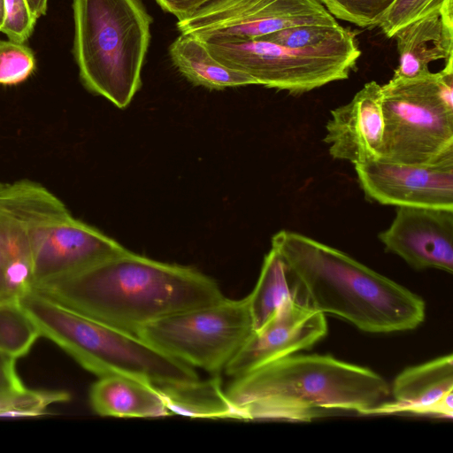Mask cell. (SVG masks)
<instances>
[{"label": "cell", "mask_w": 453, "mask_h": 453, "mask_svg": "<svg viewBox=\"0 0 453 453\" xmlns=\"http://www.w3.org/2000/svg\"><path fill=\"white\" fill-rule=\"evenodd\" d=\"M9 257L4 239V234L0 223V302H7L4 289V273Z\"/></svg>", "instance_id": "f546056e"}, {"label": "cell", "mask_w": 453, "mask_h": 453, "mask_svg": "<svg viewBox=\"0 0 453 453\" xmlns=\"http://www.w3.org/2000/svg\"><path fill=\"white\" fill-rule=\"evenodd\" d=\"M350 32L340 24L337 26L301 25L273 32L259 39L288 48L303 49L341 40Z\"/></svg>", "instance_id": "7402d4cb"}, {"label": "cell", "mask_w": 453, "mask_h": 453, "mask_svg": "<svg viewBox=\"0 0 453 453\" xmlns=\"http://www.w3.org/2000/svg\"><path fill=\"white\" fill-rule=\"evenodd\" d=\"M354 166L360 188L372 202L453 209V153L428 164L378 159Z\"/></svg>", "instance_id": "8fae6325"}, {"label": "cell", "mask_w": 453, "mask_h": 453, "mask_svg": "<svg viewBox=\"0 0 453 453\" xmlns=\"http://www.w3.org/2000/svg\"><path fill=\"white\" fill-rule=\"evenodd\" d=\"M18 303L41 336L97 377L126 375L157 386L199 379L195 368L163 354L137 335L79 314L32 288Z\"/></svg>", "instance_id": "277c9868"}, {"label": "cell", "mask_w": 453, "mask_h": 453, "mask_svg": "<svg viewBox=\"0 0 453 453\" xmlns=\"http://www.w3.org/2000/svg\"><path fill=\"white\" fill-rule=\"evenodd\" d=\"M32 14L35 18L45 14L48 0H26Z\"/></svg>", "instance_id": "4dcf8cb0"}, {"label": "cell", "mask_w": 453, "mask_h": 453, "mask_svg": "<svg viewBox=\"0 0 453 453\" xmlns=\"http://www.w3.org/2000/svg\"><path fill=\"white\" fill-rule=\"evenodd\" d=\"M34 52L23 42L0 39V87L25 81L34 73Z\"/></svg>", "instance_id": "cb8c5ba5"}, {"label": "cell", "mask_w": 453, "mask_h": 453, "mask_svg": "<svg viewBox=\"0 0 453 453\" xmlns=\"http://www.w3.org/2000/svg\"><path fill=\"white\" fill-rule=\"evenodd\" d=\"M93 411L104 417L159 418L170 416L157 385L126 375L98 377L89 390Z\"/></svg>", "instance_id": "e0dca14e"}, {"label": "cell", "mask_w": 453, "mask_h": 453, "mask_svg": "<svg viewBox=\"0 0 453 453\" xmlns=\"http://www.w3.org/2000/svg\"><path fill=\"white\" fill-rule=\"evenodd\" d=\"M5 19L1 31L10 40L25 42L31 35L35 18L26 0H4Z\"/></svg>", "instance_id": "4316f807"}, {"label": "cell", "mask_w": 453, "mask_h": 453, "mask_svg": "<svg viewBox=\"0 0 453 453\" xmlns=\"http://www.w3.org/2000/svg\"><path fill=\"white\" fill-rule=\"evenodd\" d=\"M32 288L79 314L135 335L156 320L225 297L216 280L196 268L127 249Z\"/></svg>", "instance_id": "6da1fadb"}, {"label": "cell", "mask_w": 453, "mask_h": 453, "mask_svg": "<svg viewBox=\"0 0 453 453\" xmlns=\"http://www.w3.org/2000/svg\"><path fill=\"white\" fill-rule=\"evenodd\" d=\"M378 238L416 270L453 273V209L399 206Z\"/></svg>", "instance_id": "4fadbf2b"}, {"label": "cell", "mask_w": 453, "mask_h": 453, "mask_svg": "<svg viewBox=\"0 0 453 453\" xmlns=\"http://www.w3.org/2000/svg\"><path fill=\"white\" fill-rule=\"evenodd\" d=\"M393 38L399 55L395 76H418L430 72V63L453 58V0L402 27Z\"/></svg>", "instance_id": "2e32d148"}, {"label": "cell", "mask_w": 453, "mask_h": 453, "mask_svg": "<svg viewBox=\"0 0 453 453\" xmlns=\"http://www.w3.org/2000/svg\"><path fill=\"white\" fill-rule=\"evenodd\" d=\"M225 393L233 418L310 422L336 411L368 415L390 399V386L330 355L293 354L232 378Z\"/></svg>", "instance_id": "3957f363"}, {"label": "cell", "mask_w": 453, "mask_h": 453, "mask_svg": "<svg viewBox=\"0 0 453 453\" xmlns=\"http://www.w3.org/2000/svg\"><path fill=\"white\" fill-rule=\"evenodd\" d=\"M298 301L371 334L417 328L425 320L419 296L348 254L302 234L281 230L272 238Z\"/></svg>", "instance_id": "7a4b0ae2"}, {"label": "cell", "mask_w": 453, "mask_h": 453, "mask_svg": "<svg viewBox=\"0 0 453 453\" xmlns=\"http://www.w3.org/2000/svg\"><path fill=\"white\" fill-rule=\"evenodd\" d=\"M73 53L90 92L119 109L142 85L151 18L140 0H73Z\"/></svg>", "instance_id": "5b68a950"}, {"label": "cell", "mask_w": 453, "mask_h": 453, "mask_svg": "<svg viewBox=\"0 0 453 453\" xmlns=\"http://www.w3.org/2000/svg\"><path fill=\"white\" fill-rule=\"evenodd\" d=\"M253 331L248 297L225 296L156 320L136 335L179 362L219 375Z\"/></svg>", "instance_id": "ba28073f"}, {"label": "cell", "mask_w": 453, "mask_h": 453, "mask_svg": "<svg viewBox=\"0 0 453 453\" xmlns=\"http://www.w3.org/2000/svg\"><path fill=\"white\" fill-rule=\"evenodd\" d=\"M171 415L189 418H233L219 375L174 384L159 385Z\"/></svg>", "instance_id": "d6986e66"}, {"label": "cell", "mask_w": 453, "mask_h": 453, "mask_svg": "<svg viewBox=\"0 0 453 453\" xmlns=\"http://www.w3.org/2000/svg\"><path fill=\"white\" fill-rule=\"evenodd\" d=\"M68 392L60 390H34L27 388L0 390V412L11 409L46 411L55 403L69 401Z\"/></svg>", "instance_id": "484cf974"}, {"label": "cell", "mask_w": 453, "mask_h": 453, "mask_svg": "<svg viewBox=\"0 0 453 453\" xmlns=\"http://www.w3.org/2000/svg\"><path fill=\"white\" fill-rule=\"evenodd\" d=\"M453 356L445 355L401 372L390 387V399L368 415L411 413L453 417Z\"/></svg>", "instance_id": "9a60e30c"}, {"label": "cell", "mask_w": 453, "mask_h": 453, "mask_svg": "<svg viewBox=\"0 0 453 453\" xmlns=\"http://www.w3.org/2000/svg\"><path fill=\"white\" fill-rule=\"evenodd\" d=\"M449 0H395L378 25L383 34L393 38L406 25L441 10Z\"/></svg>", "instance_id": "d4e9b609"}, {"label": "cell", "mask_w": 453, "mask_h": 453, "mask_svg": "<svg viewBox=\"0 0 453 453\" xmlns=\"http://www.w3.org/2000/svg\"><path fill=\"white\" fill-rule=\"evenodd\" d=\"M301 25L337 26L319 0H214L191 16L179 19L182 35L257 39Z\"/></svg>", "instance_id": "9c48e42d"}, {"label": "cell", "mask_w": 453, "mask_h": 453, "mask_svg": "<svg viewBox=\"0 0 453 453\" xmlns=\"http://www.w3.org/2000/svg\"><path fill=\"white\" fill-rule=\"evenodd\" d=\"M15 361L0 351V390L19 389L25 387L16 371Z\"/></svg>", "instance_id": "f1b7e54d"}, {"label": "cell", "mask_w": 453, "mask_h": 453, "mask_svg": "<svg viewBox=\"0 0 453 453\" xmlns=\"http://www.w3.org/2000/svg\"><path fill=\"white\" fill-rule=\"evenodd\" d=\"M381 85L367 82L353 98L331 111L324 142L334 159L354 165L381 158L384 117Z\"/></svg>", "instance_id": "5bb4252c"}, {"label": "cell", "mask_w": 453, "mask_h": 453, "mask_svg": "<svg viewBox=\"0 0 453 453\" xmlns=\"http://www.w3.org/2000/svg\"><path fill=\"white\" fill-rule=\"evenodd\" d=\"M124 250L111 237L74 218L65 205L33 231L32 287L79 272Z\"/></svg>", "instance_id": "30bf717a"}, {"label": "cell", "mask_w": 453, "mask_h": 453, "mask_svg": "<svg viewBox=\"0 0 453 453\" xmlns=\"http://www.w3.org/2000/svg\"><path fill=\"white\" fill-rule=\"evenodd\" d=\"M169 55L178 71L194 85L210 89L257 85L249 75L217 61L192 35L180 34L170 45Z\"/></svg>", "instance_id": "ac0fdd59"}, {"label": "cell", "mask_w": 453, "mask_h": 453, "mask_svg": "<svg viewBox=\"0 0 453 453\" xmlns=\"http://www.w3.org/2000/svg\"><path fill=\"white\" fill-rule=\"evenodd\" d=\"M288 283L285 265L278 251L271 247L257 281L247 296L254 330L260 328L288 298L295 296Z\"/></svg>", "instance_id": "ffe728a7"}, {"label": "cell", "mask_w": 453, "mask_h": 453, "mask_svg": "<svg viewBox=\"0 0 453 453\" xmlns=\"http://www.w3.org/2000/svg\"><path fill=\"white\" fill-rule=\"evenodd\" d=\"M326 334L325 314L293 296L250 334L224 372L231 378L240 376L271 361L309 349Z\"/></svg>", "instance_id": "7c38bea8"}, {"label": "cell", "mask_w": 453, "mask_h": 453, "mask_svg": "<svg viewBox=\"0 0 453 453\" xmlns=\"http://www.w3.org/2000/svg\"><path fill=\"white\" fill-rule=\"evenodd\" d=\"M382 160L428 164L453 153V58L439 72L381 86Z\"/></svg>", "instance_id": "8992f818"}, {"label": "cell", "mask_w": 453, "mask_h": 453, "mask_svg": "<svg viewBox=\"0 0 453 453\" xmlns=\"http://www.w3.org/2000/svg\"><path fill=\"white\" fill-rule=\"evenodd\" d=\"M165 12L177 19L188 18L214 0H155Z\"/></svg>", "instance_id": "83f0119b"}, {"label": "cell", "mask_w": 453, "mask_h": 453, "mask_svg": "<svg viewBox=\"0 0 453 453\" xmlns=\"http://www.w3.org/2000/svg\"><path fill=\"white\" fill-rule=\"evenodd\" d=\"M41 337L37 326L16 302H0V351L13 359L30 351Z\"/></svg>", "instance_id": "44dd1931"}, {"label": "cell", "mask_w": 453, "mask_h": 453, "mask_svg": "<svg viewBox=\"0 0 453 453\" xmlns=\"http://www.w3.org/2000/svg\"><path fill=\"white\" fill-rule=\"evenodd\" d=\"M335 19L361 27L378 26L395 0H319Z\"/></svg>", "instance_id": "603a6c76"}, {"label": "cell", "mask_w": 453, "mask_h": 453, "mask_svg": "<svg viewBox=\"0 0 453 453\" xmlns=\"http://www.w3.org/2000/svg\"><path fill=\"white\" fill-rule=\"evenodd\" d=\"M225 66L251 77L257 85L300 95L348 79L361 51L350 32L341 40L292 49L259 38L199 39Z\"/></svg>", "instance_id": "52a82bcc"}, {"label": "cell", "mask_w": 453, "mask_h": 453, "mask_svg": "<svg viewBox=\"0 0 453 453\" xmlns=\"http://www.w3.org/2000/svg\"><path fill=\"white\" fill-rule=\"evenodd\" d=\"M4 19H5L4 0H0V31L4 26Z\"/></svg>", "instance_id": "1f68e13d"}]
</instances>
